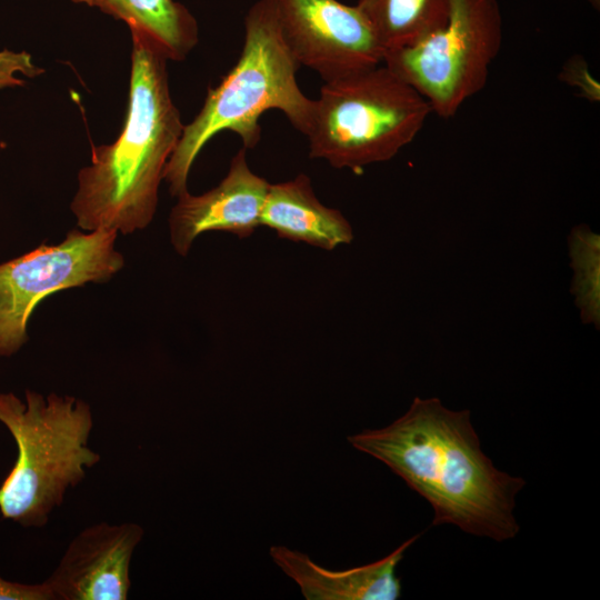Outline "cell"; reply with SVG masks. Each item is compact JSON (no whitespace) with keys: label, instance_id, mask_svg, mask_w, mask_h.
Returning <instances> with one entry per match:
<instances>
[{"label":"cell","instance_id":"1","mask_svg":"<svg viewBox=\"0 0 600 600\" xmlns=\"http://www.w3.org/2000/svg\"><path fill=\"white\" fill-rule=\"evenodd\" d=\"M347 440L423 497L433 509L432 526L453 524L498 542L518 534L513 511L526 480L497 469L484 454L470 410L453 411L438 398L416 397L391 424Z\"/></svg>","mask_w":600,"mask_h":600},{"label":"cell","instance_id":"2","mask_svg":"<svg viewBox=\"0 0 600 600\" xmlns=\"http://www.w3.org/2000/svg\"><path fill=\"white\" fill-rule=\"evenodd\" d=\"M167 61L132 40L123 129L114 142L92 146L91 163L78 174L71 211L80 228L127 234L151 222L166 164L184 127L171 98Z\"/></svg>","mask_w":600,"mask_h":600},{"label":"cell","instance_id":"3","mask_svg":"<svg viewBox=\"0 0 600 600\" xmlns=\"http://www.w3.org/2000/svg\"><path fill=\"white\" fill-rule=\"evenodd\" d=\"M299 67L282 36L274 0H258L246 13L237 63L218 86L208 89L201 110L184 124L166 164L163 179L170 193L178 198L188 191L190 169L217 133L231 131L239 136L243 148H256L261 138L260 117L269 110L281 111L306 136L314 100L297 82Z\"/></svg>","mask_w":600,"mask_h":600},{"label":"cell","instance_id":"4","mask_svg":"<svg viewBox=\"0 0 600 600\" xmlns=\"http://www.w3.org/2000/svg\"><path fill=\"white\" fill-rule=\"evenodd\" d=\"M0 422L11 433L17 460L0 486V513L22 527L41 528L67 490L86 478L100 454L88 447L89 404L70 396L27 390L26 401L0 393Z\"/></svg>","mask_w":600,"mask_h":600},{"label":"cell","instance_id":"5","mask_svg":"<svg viewBox=\"0 0 600 600\" xmlns=\"http://www.w3.org/2000/svg\"><path fill=\"white\" fill-rule=\"evenodd\" d=\"M431 112L383 63L326 81L306 133L309 157L353 171L388 161L414 140Z\"/></svg>","mask_w":600,"mask_h":600},{"label":"cell","instance_id":"6","mask_svg":"<svg viewBox=\"0 0 600 600\" xmlns=\"http://www.w3.org/2000/svg\"><path fill=\"white\" fill-rule=\"evenodd\" d=\"M502 42L498 0H450L447 23L418 43L386 52L382 63L441 118L481 91Z\"/></svg>","mask_w":600,"mask_h":600},{"label":"cell","instance_id":"7","mask_svg":"<svg viewBox=\"0 0 600 600\" xmlns=\"http://www.w3.org/2000/svg\"><path fill=\"white\" fill-rule=\"evenodd\" d=\"M116 230H71L56 246L0 264V356L16 353L27 341V323L46 297L88 282H106L123 267L114 250Z\"/></svg>","mask_w":600,"mask_h":600},{"label":"cell","instance_id":"8","mask_svg":"<svg viewBox=\"0 0 600 600\" xmlns=\"http://www.w3.org/2000/svg\"><path fill=\"white\" fill-rule=\"evenodd\" d=\"M274 3L291 53L324 82L382 63L383 49L357 6L338 0Z\"/></svg>","mask_w":600,"mask_h":600},{"label":"cell","instance_id":"9","mask_svg":"<svg viewBox=\"0 0 600 600\" xmlns=\"http://www.w3.org/2000/svg\"><path fill=\"white\" fill-rule=\"evenodd\" d=\"M143 533L132 522H100L83 529L44 581L53 599L126 600L131 558Z\"/></svg>","mask_w":600,"mask_h":600},{"label":"cell","instance_id":"10","mask_svg":"<svg viewBox=\"0 0 600 600\" xmlns=\"http://www.w3.org/2000/svg\"><path fill=\"white\" fill-rule=\"evenodd\" d=\"M270 183L256 174L241 148L231 159L226 177L213 189L178 197L169 217L171 243L187 256L196 238L208 231L250 237L260 227V217Z\"/></svg>","mask_w":600,"mask_h":600},{"label":"cell","instance_id":"11","mask_svg":"<svg viewBox=\"0 0 600 600\" xmlns=\"http://www.w3.org/2000/svg\"><path fill=\"white\" fill-rule=\"evenodd\" d=\"M418 538L411 537L380 560L344 570L321 567L286 546L270 547L269 554L307 600H396L402 589L396 569Z\"/></svg>","mask_w":600,"mask_h":600},{"label":"cell","instance_id":"12","mask_svg":"<svg viewBox=\"0 0 600 600\" xmlns=\"http://www.w3.org/2000/svg\"><path fill=\"white\" fill-rule=\"evenodd\" d=\"M260 226L274 230L278 237L333 250L353 239L343 214L320 202L310 178L299 173L294 179L269 186Z\"/></svg>","mask_w":600,"mask_h":600},{"label":"cell","instance_id":"13","mask_svg":"<svg viewBox=\"0 0 600 600\" xmlns=\"http://www.w3.org/2000/svg\"><path fill=\"white\" fill-rule=\"evenodd\" d=\"M124 22L138 40L167 60L182 61L199 41L196 18L174 0H72Z\"/></svg>","mask_w":600,"mask_h":600},{"label":"cell","instance_id":"14","mask_svg":"<svg viewBox=\"0 0 600 600\" xmlns=\"http://www.w3.org/2000/svg\"><path fill=\"white\" fill-rule=\"evenodd\" d=\"M356 6L384 53L418 43L442 28L450 13V0H358Z\"/></svg>","mask_w":600,"mask_h":600},{"label":"cell","instance_id":"15","mask_svg":"<svg viewBox=\"0 0 600 600\" xmlns=\"http://www.w3.org/2000/svg\"><path fill=\"white\" fill-rule=\"evenodd\" d=\"M569 254L574 276L571 293L583 323L600 327V239L588 226L574 227L569 237Z\"/></svg>","mask_w":600,"mask_h":600},{"label":"cell","instance_id":"16","mask_svg":"<svg viewBox=\"0 0 600 600\" xmlns=\"http://www.w3.org/2000/svg\"><path fill=\"white\" fill-rule=\"evenodd\" d=\"M43 72L44 69L33 63L32 57L26 51L14 52L8 49L0 51V89L23 86L24 81L16 73L36 78Z\"/></svg>","mask_w":600,"mask_h":600},{"label":"cell","instance_id":"17","mask_svg":"<svg viewBox=\"0 0 600 600\" xmlns=\"http://www.w3.org/2000/svg\"><path fill=\"white\" fill-rule=\"evenodd\" d=\"M560 78L570 86L579 88L584 97L599 101V83L591 77L588 66L582 58L572 57L563 66Z\"/></svg>","mask_w":600,"mask_h":600},{"label":"cell","instance_id":"18","mask_svg":"<svg viewBox=\"0 0 600 600\" xmlns=\"http://www.w3.org/2000/svg\"><path fill=\"white\" fill-rule=\"evenodd\" d=\"M0 600H54L44 583L26 584L9 581L0 577Z\"/></svg>","mask_w":600,"mask_h":600},{"label":"cell","instance_id":"19","mask_svg":"<svg viewBox=\"0 0 600 600\" xmlns=\"http://www.w3.org/2000/svg\"><path fill=\"white\" fill-rule=\"evenodd\" d=\"M591 3H593L594 6H599V0H590Z\"/></svg>","mask_w":600,"mask_h":600}]
</instances>
